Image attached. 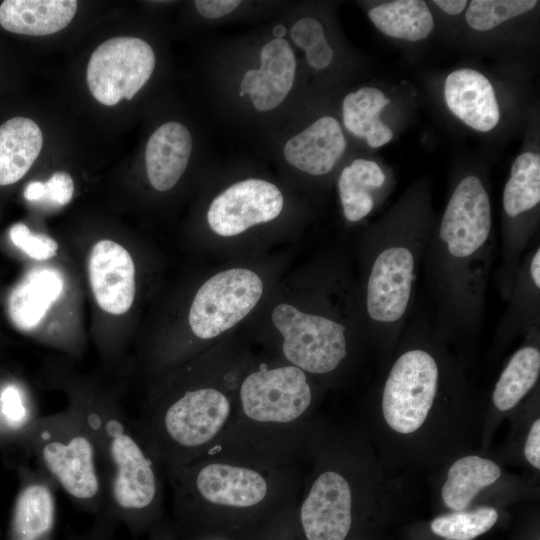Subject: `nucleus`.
Wrapping results in <instances>:
<instances>
[{"label": "nucleus", "mask_w": 540, "mask_h": 540, "mask_svg": "<svg viewBox=\"0 0 540 540\" xmlns=\"http://www.w3.org/2000/svg\"><path fill=\"white\" fill-rule=\"evenodd\" d=\"M283 206L284 196L275 184L248 178L233 183L213 199L207 221L213 232L231 237L274 220Z\"/></svg>", "instance_id": "9d476101"}, {"label": "nucleus", "mask_w": 540, "mask_h": 540, "mask_svg": "<svg viewBox=\"0 0 540 540\" xmlns=\"http://www.w3.org/2000/svg\"><path fill=\"white\" fill-rule=\"evenodd\" d=\"M88 273L98 306L112 315H122L135 297V266L130 253L119 243L100 240L92 248Z\"/></svg>", "instance_id": "4468645a"}, {"label": "nucleus", "mask_w": 540, "mask_h": 540, "mask_svg": "<svg viewBox=\"0 0 540 540\" xmlns=\"http://www.w3.org/2000/svg\"><path fill=\"white\" fill-rule=\"evenodd\" d=\"M351 511L348 481L337 472H323L301 506V523L307 540H345L351 528Z\"/></svg>", "instance_id": "ddd939ff"}, {"label": "nucleus", "mask_w": 540, "mask_h": 540, "mask_svg": "<svg viewBox=\"0 0 540 540\" xmlns=\"http://www.w3.org/2000/svg\"><path fill=\"white\" fill-rule=\"evenodd\" d=\"M258 66L242 71L237 95L258 114L282 105L291 93L297 72L295 52L285 38L272 37L258 51Z\"/></svg>", "instance_id": "9b49d317"}, {"label": "nucleus", "mask_w": 540, "mask_h": 540, "mask_svg": "<svg viewBox=\"0 0 540 540\" xmlns=\"http://www.w3.org/2000/svg\"><path fill=\"white\" fill-rule=\"evenodd\" d=\"M539 202L540 156L525 152L512 164L502 195L507 223L501 244L502 260L495 273V283L501 298L510 295L519 265L533 235L523 217L534 212Z\"/></svg>", "instance_id": "423d86ee"}, {"label": "nucleus", "mask_w": 540, "mask_h": 540, "mask_svg": "<svg viewBox=\"0 0 540 540\" xmlns=\"http://www.w3.org/2000/svg\"><path fill=\"white\" fill-rule=\"evenodd\" d=\"M501 468L494 461L468 455L456 460L448 470L441 490L443 503L453 511H463L485 487L496 482Z\"/></svg>", "instance_id": "bb28decb"}, {"label": "nucleus", "mask_w": 540, "mask_h": 540, "mask_svg": "<svg viewBox=\"0 0 540 540\" xmlns=\"http://www.w3.org/2000/svg\"><path fill=\"white\" fill-rule=\"evenodd\" d=\"M495 246L487 188L480 177L467 175L454 187L432 228L422 260L436 326L447 342L464 343L477 336Z\"/></svg>", "instance_id": "f257e3e1"}, {"label": "nucleus", "mask_w": 540, "mask_h": 540, "mask_svg": "<svg viewBox=\"0 0 540 540\" xmlns=\"http://www.w3.org/2000/svg\"><path fill=\"white\" fill-rule=\"evenodd\" d=\"M229 413V401L220 391L212 388L186 391L163 413V433L178 447H199L220 431Z\"/></svg>", "instance_id": "f8f14e48"}, {"label": "nucleus", "mask_w": 540, "mask_h": 540, "mask_svg": "<svg viewBox=\"0 0 540 540\" xmlns=\"http://www.w3.org/2000/svg\"><path fill=\"white\" fill-rule=\"evenodd\" d=\"M524 456L535 469H540V419L530 427L524 446Z\"/></svg>", "instance_id": "e433bc0d"}, {"label": "nucleus", "mask_w": 540, "mask_h": 540, "mask_svg": "<svg viewBox=\"0 0 540 540\" xmlns=\"http://www.w3.org/2000/svg\"><path fill=\"white\" fill-rule=\"evenodd\" d=\"M385 182L386 175L375 161L358 158L345 166L338 179L344 217L350 222L367 217L375 206V193Z\"/></svg>", "instance_id": "393cba45"}, {"label": "nucleus", "mask_w": 540, "mask_h": 540, "mask_svg": "<svg viewBox=\"0 0 540 540\" xmlns=\"http://www.w3.org/2000/svg\"><path fill=\"white\" fill-rule=\"evenodd\" d=\"M28 427L42 472L78 507L97 515L108 505V487L81 415L70 406L60 413L36 418Z\"/></svg>", "instance_id": "20e7f679"}, {"label": "nucleus", "mask_w": 540, "mask_h": 540, "mask_svg": "<svg viewBox=\"0 0 540 540\" xmlns=\"http://www.w3.org/2000/svg\"><path fill=\"white\" fill-rule=\"evenodd\" d=\"M55 483L43 472L20 490L11 521V540H52L56 520Z\"/></svg>", "instance_id": "aec40b11"}, {"label": "nucleus", "mask_w": 540, "mask_h": 540, "mask_svg": "<svg viewBox=\"0 0 540 540\" xmlns=\"http://www.w3.org/2000/svg\"><path fill=\"white\" fill-rule=\"evenodd\" d=\"M346 150V139L338 120L322 116L285 142L282 154L295 169L312 175L330 173Z\"/></svg>", "instance_id": "2eb2a0df"}, {"label": "nucleus", "mask_w": 540, "mask_h": 540, "mask_svg": "<svg viewBox=\"0 0 540 540\" xmlns=\"http://www.w3.org/2000/svg\"><path fill=\"white\" fill-rule=\"evenodd\" d=\"M71 406L94 441L108 487V507L131 530L154 504L158 485L152 460L120 404L112 397L79 394Z\"/></svg>", "instance_id": "7ed1b4c3"}, {"label": "nucleus", "mask_w": 540, "mask_h": 540, "mask_svg": "<svg viewBox=\"0 0 540 540\" xmlns=\"http://www.w3.org/2000/svg\"><path fill=\"white\" fill-rule=\"evenodd\" d=\"M444 97L449 110L474 130L488 132L499 122L494 88L477 70L463 68L451 72L445 80Z\"/></svg>", "instance_id": "f3484780"}, {"label": "nucleus", "mask_w": 540, "mask_h": 540, "mask_svg": "<svg viewBox=\"0 0 540 540\" xmlns=\"http://www.w3.org/2000/svg\"><path fill=\"white\" fill-rule=\"evenodd\" d=\"M388 104L390 99L375 87L364 86L349 92L342 101L344 127L351 134L365 138L372 148L387 144L393 132L381 121L379 113Z\"/></svg>", "instance_id": "a878e982"}, {"label": "nucleus", "mask_w": 540, "mask_h": 540, "mask_svg": "<svg viewBox=\"0 0 540 540\" xmlns=\"http://www.w3.org/2000/svg\"><path fill=\"white\" fill-rule=\"evenodd\" d=\"M497 520L495 508L480 507L441 515L431 522V530L447 540H473L490 530Z\"/></svg>", "instance_id": "c85d7f7f"}, {"label": "nucleus", "mask_w": 540, "mask_h": 540, "mask_svg": "<svg viewBox=\"0 0 540 540\" xmlns=\"http://www.w3.org/2000/svg\"><path fill=\"white\" fill-rule=\"evenodd\" d=\"M289 37L296 47L305 52L311 68L324 70L331 65L334 51L318 19L305 16L296 20L290 28Z\"/></svg>", "instance_id": "c756f323"}, {"label": "nucleus", "mask_w": 540, "mask_h": 540, "mask_svg": "<svg viewBox=\"0 0 540 540\" xmlns=\"http://www.w3.org/2000/svg\"><path fill=\"white\" fill-rule=\"evenodd\" d=\"M286 33H287V29L282 24H278V25L274 26V28L272 30V35L274 37H277V38H284Z\"/></svg>", "instance_id": "58836bf2"}, {"label": "nucleus", "mask_w": 540, "mask_h": 540, "mask_svg": "<svg viewBox=\"0 0 540 540\" xmlns=\"http://www.w3.org/2000/svg\"><path fill=\"white\" fill-rule=\"evenodd\" d=\"M368 16L385 35L412 42L425 39L434 28L433 16L421 0L382 3L370 9Z\"/></svg>", "instance_id": "cd10ccee"}, {"label": "nucleus", "mask_w": 540, "mask_h": 540, "mask_svg": "<svg viewBox=\"0 0 540 540\" xmlns=\"http://www.w3.org/2000/svg\"><path fill=\"white\" fill-rule=\"evenodd\" d=\"M0 403L2 415L9 427L19 429L31 424L29 410L16 386L8 385L3 389Z\"/></svg>", "instance_id": "72a5a7b5"}, {"label": "nucleus", "mask_w": 540, "mask_h": 540, "mask_svg": "<svg viewBox=\"0 0 540 540\" xmlns=\"http://www.w3.org/2000/svg\"><path fill=\"white\" fill-rule=\"evenodd\" d=\"M192 149L191 132L180 122H165L151 134L145 149V167L155 190L165 192L178 183L188 166Z\"/></svg>", "instance_id": "a211bd4d"}, {"label": "nucleus", "mask_w": 540, "mask_h": 540, "mask_svg": "<svg viewBox=\"0 0 540 540\" xmlns=\"http://www.w3.org/2000/svg\"><path fill=\"white\" fill-rule=\"evenodd\" d=\"M263 283L253 271L233 268L209 278L197 291L189 311L192 332L211 339L241 321L256 306Z\"/></svg>", "instance_id": "6e6552de"}, {"label": "nucleus", "mask_w": 540, "mask_h": 540, "mask_svg": "<svg viewBox=\"0 0 540 540\" xmlns=\"http://www.w3.org/2000/svg\"><path fill=\"white\" fill-rule=\"evenodd\" d=\"M13 244L32 259L44 261L56 256L58 243L43 233H33L29 228L17 223L10 229Z\"/></svg>", "instance_id": "473e14b6"}, {"label": "nucleus", "mask_w": 540, "mask_h": 540, "mask_svg": "<svg viewBox=\"0 0 540 540\" xmlns=\"http://www.w3.org/2000/svg\"><path fill=\"white\" fill-rule=\"evenodd\" d=\"M119 524L115 514L106 506L95 515V521L86 533L70 535L69 540H113Z\"/></svg>", "instance_id": "f704fd0d"}, {"label": "nucleus", "mask_w": 540, "mask_h": 540, "mask_svg": "<svg viewBox=\"0 0 540 540\" xmlns=\"http://www.w3.org/2000/svg\"><path fill=\"white\" fill-rule=\"evenodd\" d=\"M539 328L535 327L525 335V343L513 353L495 383L492 402L501 412L514 408L538 382Z\"/></svg>", "instance_id": "5701e85b"}, {"label": "nucleus", "mask_w": 540, "mask_h": 540, "mask_svg": "<svg viewBox=\"0 0 540 540\" xmlns=\"http://www.w3.org/2000/svg\"><path fill=\"white\" fill-rule=\"evenodd\" d=\"M507 308L495 331V345L503 347L518 335L540 327V244L528 249L519 265Z\"/></svg>", "instance_id": "dca6fc26"}, {"label": "nucleus", "mask_w": 540, "mask_h": 540, "mask_svg": "<svg viewBox=\"0 0 540 540\" xmlns=\"http://www.w3.org/2000/svg\"><path fill=\"white\" fill-rule=\"evenodd\" d=\"M43 134L30 118L16 116L0 125V186L22 179L38 158Z\"/></svg>", "instance_id": "b1692460"}, {"label": "nucleus", "mask_w": 540, "mask_h": 540, "mask_svg": "<svg viewBox=\"0 0 540 540\" xmlns=\"http://www.w3.org/2000/svg\"><path fill=\"white\" fill-rule=\"evenodd\" d=\"M64 279L50 268L29 271L12 290L8 311L14 325L24 331L36 328L60 297Z\"/></svg>", "instance_id": "4be33fe9"}, {"label": "nucleus", "mask_w": 540, "mask_h": 540, "mask_svg": "<svg viewBox=\"0 0 540 540\" xmlns=\"http://www.w3.org/2000/svg\"><path fill=\"white\" fill-rule=\"evenodd\" d=\"M245 415L258 422L288 423L310 406L311 388L296 366L261 369L251 373L240 389Z\"/></svg>", "instance_id": "1a4fd4ad"}, {"label": "nucleus", "mask_w": 540, "mask_h": 540, "mask_svg": "<svg viewBox=\"0 0 540 540\" xmlns=\"http://www.w3.org/2000/svg\"><path fill=\"white\" fill-rule=\"evenodd\" d=\"M537 4L536 0H473L465 17L472 29L488 31L511 18L529 12Z\"/></svg>", "instance_id": "7c9ffc66"}, {"label": "nucleus", "mask_w": 540, "mask_h": 540, "mask_svg": "<svg viewBox=\"0 0 540 540\" xmlns=\"http://www.w3.org/2000/svg\"><path fill=\"white\" fill-rule=\"evenodd\" d=\"M74 194L72 177L64 172L54 173L46 182L33 181L24 191L28 201L45 202L56 206H63L70 202Z\"/></svg>", "instance_id": "2f4dec72"}, {"label": "nucleus", "mask_w": 540, "mask_h": 540, "mask_svg": "<svg viewBox=\"0 0 540 540\" xmlns=\"http://www.w3.org/2000/svg\"><path fill=\"white\" fill-rule=\"evenodd\" d=\"M156 66L151 45L138 37L119 36L101 43L91 54L86 81L93 97L105 106L131 100L148 82Z\"/></svg>", "instance_id": "0eeeda50"}, {"label": "nucleus", "mask_w": 540, "mask_h": 540, "mask_svg": "<svg viewBox=\"0 0 540 540\" xmlns=\"http://www.w3.org/2000/svg\"><path fill=\"white\" fill-rule=\"evenodd\" d=\"M77 4L75 0H5L0 5V25L16 34H54L68 26Z\"/></svg>", "instance_id": "412c9836"}, {"label": "nucleus", "mask_w": 540, "mask_h": 540, "mask_svg": "<svg viewBox=\"0 0 540 540\" xmlns=\"http://www.w3.org/2000/svg\"><path fill=\"white\" fill-rule=\"evenodd\" d=\"M433 3L449 15H457L464 11L466 0H435Z\"/></svg>", "instance_id": "4c0bfd02"}, {"label": "nucleus", "mask_w": 540, "mask_h": 540, "mask_svg": "<svg viewBox=\"0 0 540 540\" xmlns=\"http://www.w3.org/2000/svg\"><path fill=\"white\" fill-rule=\"evenodd\" d=\"M238 0H198L195 1L197 12L207 19H220L235 11L240 5Z\"/></svg>", "instance_id": "c9c22d12"}, {"label": "nucleus", "mask_w": 540, "mask_h": 540, "mask_svg": "<svg viewBox=\"0 0 540 540\" xmlns=\"http://www.w3.org/2000/svg\"><path fill=\"white\" fill-rule=\"evenodd\" d=\"M195 483L205 500L223 506L250 507L267 494V483L258 472L222 463L203 467Z\"/></svg>", "instance_id": "6ab92c4d"}, {"label": "nucleus", "mask_w": 540, "mask_h": 540, "mask_svg": "<svg viewBox=\"0 0 540 540\" xmlns=\"http://www.w3.org/2000/svg\"><path fill=\"white\" fill-rule=\"evenodd\" d=\"M272 322L284 338L285 357L301 370L327 374L348 355V325L334 316L282 303L274 308Z\"/></svg>", "instance_id": "39448f33"}, {"label": "nucleus", "mask_w": 540, "mask_h": 540, "mask_svg": "<svg viewBox=\"0 0 540 540\" xmlns=\"http://www.w3.org/2000/svg\"><path fill=\"white\" fill-rule=\"evenodd\" d=\"M432 230L425 218H390L368 236L362 305L365 325L393 351L413 310L420 265Z\"/></svg>", "instance_id": "f03ea898"}]
</instances>
